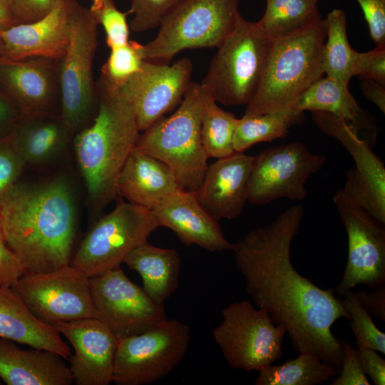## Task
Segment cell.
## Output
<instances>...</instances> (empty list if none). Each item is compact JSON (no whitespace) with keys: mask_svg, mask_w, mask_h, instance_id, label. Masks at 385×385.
<instances>
[{"mask_svg":"<svg viewBox=\"0 0 385 385\" xmlns=\"http://www.w3.org/2000/svg\"><path fill=\"white\" fill-rule=\"evenodd\" d=\"M347 234L348 255L335 292L342 297L357 285L385 283V226L352 201L342 189L333 196Z\"/></svg>","mask_w":385,"mask_h":385,"instance_id":"obj_15","label":"cell"},{"mask_svg":"<svg viewBox=\"0 0 385 385\" xmlns=\"http://www.w3.org/2000/svg\"><path fill=\"white\" fill-rule=\"evenodd\" d=\"M325 160L299 141L265 149L254 156L247 200L261 205L281 198L304 200L307 180L321 170Z\"/></svg>","mask_w":385,"mask_h":385,"instance_id":"obj_13","label":"cell"},{"mask_svg":"<svg viewBox=\"0 0 385 385\" xmlns=\"http://www.w3.org/2000/svg\"><path fill=\"white\" fill-rule=\"evenodd\" d=\"M53 327L74 349L68 361L76 385H108L113 382L118 338L96 318L56 323Z\"/></svg>","mask_w":385,"mask_h":385,"instance_id":"obj_18","label":"cell"},{"mask_svg":"<svg viewBox=\"0 0 385 385\" xmlns=\"http://www.w3.org/2000/svg\"><path fill=\"white\" fill-rule=\"evenodd\" d=\"M316 1H318L319 0H315Z\"/></svg>","mask_w":385,"mask_h":385,"instance_id":"obj_50","label":"cell"},{"mask_svg":"<svg viewBox=\"0 0 385 385\" xmlns=\"http://www.w3.org/2000/svg\"><path fill=\"white\" fill-rule=\"evenodd\" d=\"M24 274L22 265L6 243L0 219V285L11 287Z\"/></svg>","mask_w":385,"mask_h":385,"instance_id":"obj_43","label":"cell"},{"mask_svg":"<svg viewBox=\"0 0 385 385\" xmlns=\"http://www.w3.org/2000/svg\"><path fill=\"white\" fill-rule=\"evenodd\" d=\"M304 214L302 205L289 207L247 232L232 251L247 292L274 324L285 328L294 350L314 354L339 372L342 341L332 327L340 318L349 320V314L333 289L319 287L293 266L291 245Z\"/></svg>","mask_w":385,"mask_h":385,"instance_id":"obj_1","label":"cell"},{"mask_svg":"<svg viewBox=\"0 0 385 385\" xmlns=\"http://www.w3.org/2000/svg\"><path fill=\"white\" fill-rule=\"evenodd\" d=\"M355 76L385 86V45L376 46L366 52H357L355 58Z\"/></svg>","mask_w":385,"mask_h":385,"instance_id":"obj_39","label":"cell"},{"mask_svg":"<svg viewBox=\"0 0 385 385\" xmlns=\"http://www.w3.org/2000/svg\"><path fill=\"white\" fill-rule=\"evenodd\" d=\"M0 219L6 243L24 274L48 272L71 263L76 212L65 180L18 181L0 201Z\"/></svg>","mask_w":385,"mask_h":385,"instance_id":"obj_2","label":"cell"},{"mask_svg":"<svg viewBox=\"0 0 385 385\" xmlns=\"http://www.w3.org/2000/svg\"><path fill=\"white\" fill-rule=\"evenodd\" d=\"M315 0H266L259 24L271 40L293 34L322 18Z\"/></svg>","mask_w":385,"mask_h":385,"instance_id":"obj_31","label":"cell"},{"mask_svg":"<svg viewBox=\"0 0 385 385\" xmlns=\"http://www.w3.org/2000/svg\"><path fill=\"white\" fill-rule=\"evenodd\" d=\"M326 37L322 55L324 74L349 84L355 76L356 51L349 42L346 34V17L344 10L335 9L326 19Z\"/></svg>","mask_w":385,"mask_h":385,"instance_id":"obj_30","label":"cell"},{"mask_svg":"<svg viewBox=\"0 0 385 385\" xmlns=\"http://www.w3.org/2000/svg\"><path fill=\"white\" fill-rule=\"evenodd\" d=\"M0 337L54 351L67 360L72 354L53 327L38 320L11 287L1 285Z\"/></svg>","mask_w":385,"mask_h":385,"instance_id":"obj_26","label":"cell"},{"mask_svg":"<svg viewBox=\"0 0 385 385\" xmlns=\"http://www.w3.org/2000/svg\"><path fill=\"white\" fill-rule=\"evenodd\" d=\"M96 319L119 339L142 333L166 319L164 304L133 283L120 267L90 277Z\"/></svg>","mask_w":385,"mask_h":385,"instance_id":"obj_14","label":"cell"},{"mask_svg":"<svg viewBox=\"0 0 385 385\" xmlns=\"http://www.w3.org/2000/svg\"><path fill=\"white\" fill-rule=\"evenodd\" d=\"M110 49L109 56L101 68L99 81L119 89L140 70L145 60L143 44L129 40L122 46Z\"/></svg>","mask_w":385,"mask_h":385,"instance_id":"obj_34","label":"cell"},{"mask_svg":"<svg viewBox=\"0 0 385 385\" xmlns=\"http://www.w3.org/2000/svg\"><path fill=\"white\" fill-rule=\"evenodd\" d=\"M98 26L88 9L77 1L68 43L58 61L60 114L73 133L85 127L97 101L93 63Z\"/></svg>","mask_w":385,"mask_h":385,"instance_id":"obj_11","label":"cell"},{"mask_svg":"<svg viewBox=\"0 0 385 385\" xmlns=\"http://www.w3.org/2000/svg\"><path fill=\"white\" fill-rule=\"evenodd\" d=\"M19 24L14 16L7 0H0V31Z\"/></svg>","mask_w":385,"mask_h":385,"instance_id":"obj_48","label":"cell"},{"mask_svg":"<svg viewBox=\"0 0 385 385\" xmlns=\"http://www.w3.org/2000/svg\"><path fill=\"white\" fill-rule=\"evenodd\" d=\"M357 357L366 375L375 385L385 384V360L376 351L366 348H356Z\"/></svg>","mask_w":385,"mask_h":385,"instance_id":"obj_44","label":"cell"},{"mask_svg":"<svg viewBox=\"0 0 385 385\" xmlns=\"http://www.w3.org/2000/svg\"><path fill=\"white\" fill-rule=\"evenodd\" d=\"M124 263L139 274L143 289L159 303L164 304L178 287L181 258L175 249L145 241L128 254Z\"/></svg>","mask_w":385,"mask_h":385,"instance_id":"obj_28","label":"cell"},{"mask_svg":"<svg viewBox=\"0 0 385 385\" xmlns=\"http://www.w3.org/2000/svg\"><path fill=\"white\" fill-rule=\"evenodd\" d=\"M349 314V324L356 338V348L374 349L385 354V334L374 324L371 315L362 307L351 289L342 296Z\"/></svg>","mask_w":385,"mask_h":385,"instance_id":"obj_35","label":"cell"},{"mask_svg":"<svg viewBox=\"0 0 385 385\" xmlns=\"http://www.w3.org/2000/svg\"><path fill=\"white\" fill-rule=\"evenodd\" d=\"M151 212L159 227L173 230L185 246L217 252L233 250L234 244L225 238L218 220L200 203L196 191L180 189Z\"/></svg>","mask_w":385,"mask_h":385,"instance_id":"obj_21","label":"cell"},{"mask_svg":"<svg viewBox=\"0 0 385 385\" xmlns=\"http://www.w3.org/2000/svg\"><path fill=\"white\" fill-rule=\"evenodd\" d=\"M256 385H316L335 376L337 371L309 353H299L280 365L270 364L260 370Z\"/></svg>","mask_w":385,"mask_h":385,"instance_id":"obj_32","label":"cell"},{"mask_svg":"<svg viewBox=\"0 0 385 385\" xmlns=\"http://www.w3.org/2000/svg\"><path fill=\"white\" fill-rule=\"evenodd\" d=\"M304 112L297 106L261 115L238 118L234 135V150L244 153L255 144L284 138L293 125L302 122Z\"/></svg>","mask_w":385,"mask_h":385,"instance_id":"obj_29","label":"cell"},{"mask_svg":"<svg viewBox=\"0 0 385 385\" xmlns=\"http://www.w3.org/2000/svg\"><path fill=\"white\" fill-rule=\"evenodd\" d=\"M180 0H130L133 14L130 26L135 32H144L159 26L163 17Z\"/></svg>","mask_w":385,"mask_h":385,"instance_id":"obj_37","label":"cell"},{"mask_svg":"<svg viewBox=\"0 0 385 385\" xmlns=\"http://www.w3.org/2000/svg\"><path fill=\"white\" fill-rule=\"evenodd\" d=\"M312 120L328 135L337 138L350 153L356 166L347 171L342 190L357 205L385 224V167L372 148L343 120L312 111Z\"/></svg>","mask_w":385,"mask_h":385,"instance_id":"obj_16","label":"cell"},{"mask_svg":"<svg viewBox=\"0 0 385 385\" xmlns=\"http://www.w3.org/2000/svg\"><path fill=\"white\" fill-rule=\"evenodd\" d=\"M296 106L303 112L331 113L349 125L371 148L376 142L379 128L351 95L347 83L322 76L300 96Z\"/></svg>","mask_w":385,"mask_h":385,"instance_id":"obj_25","label":"cell"},{"mask_svg":"<svg viewBox=\"0 0 385 385\" xmlns=\"http://www.w3.org/2000/svg\"><path fill=\"white\" fill-rule=\"evenodd\" d=\"M188 324L167 318L136 335L118 339L113 383L143 385L169 374L189 347Z\"/></svg>","mask_w":385,"mask_h":385,"instance_id":"obj_10","label":"cell"},{"mask_svg":"<svg viewBox=\"0 0 385 385\" xmlns=\"http://www.w3.org/2000/svg\"><path fill=\"white\" fill-rule=\"evenodd\" d=\"M11 288L48 325L96 318L90 277L70 264L48 272L24 274Z\"/></svg>","mask_w":385,"mask_h":385,"instance_id":"obj_12","label":"cell"},{"mask_svg":"<svg viewBox=\"0 0 385 385\" xmlns=\"http://www.w3.org/2000/svg\"><path fill=\"white\" fill-rule=\"evenodd\" d=\"M58 61L41 57H0V88L24 116L52 112L59 98Z\"/></svg>","mask_w":385,"mask_h":385,"instance_id":"obj_20","label":"cell"},{"mask_svg":"<svg viewBox=\"0 0 385 385\" xmlns=\"http://www.w3.org/2000/svg\"><path fill=\"white\" fill-rule=\"evenodd\" d=\"M26 164H43L62 153L74 134L61 114L23 116L9 133Z\"/></svg>","mask_w":385,"mask_h":385,"instance_id":"obj_27","label":"cell"},{"mask_svg":"<svg viewBox=\"0 0 385 385\" xmlns=\"http://www.w3.org/2000/svg\"><path fill=\"white\" fill-rule=\"evenodd\" d=\"M26 165L10 135L0 137V201L18 182Z\"/></svg>","mask_w":385,"mask_h":385,"instance_id":"obj_38","label":"cell"},{"mask_svg":"<svg viewBox=\"0 0 385 385\" xmlns=\"http://www.w3.org/2000/svg\"><path fill=\"white\" fill-rule=\"evenodd\" d=\"M206 97L201 84L192 82L175 112L141 132L135 147L168 165L185 190L199 188L208 166L200 135Z\"/></svg>","mask_w":385,"mask_h":385,"instance_id":"obj_5","label":"cell"},{"mask_svg":"<svg viewBox=\"0 0 385 385\" xmlns=\"http://www.w3.org/2000/svg\"><path fill=\"white\" fill-rule=\"evenodd\" d=\"M0 378L8 385H71L73 379L58 354L36 348L24 349L0 337Z\"/></svg>","mask_w":385,"mask_h":385,"instance_id":"obj_23","label":"cell"},{"mask_svg":"<svg viewBox=\"0 0 385 385\" xmlns=\"http://www.w3.org/2000/svg\"><path fill=\"white\" fill-rule=\"evenodd\" d=\"M66 0H7L19 24L30 23L48 14Z\"/></svg>","mask_w":385,"mask_h":385,"instance_id":"obj_41","label":"cell"},{"mask_svg":"<svg viewBox=\"0 0 385 385\" xmlns=\"http://www.w3.org/2000/svg\"><path fill=\"white\" fill-rule=\"evenodd\" d=\"M376 46L385 45V0H356Z\"/></svg>","mask_w":385,"mask_h":385,"instance_id":"obj_42","label":"cell"},{"mask_svg":"<svg viewBox=\"0 0 385 385\" xmlns=\"http://www.w3.org/2000/svg\"><path fill=\"white\" fill-rule=\"evenodd\" d=\"M342 346L343 356L341 369L330 384L369 385L370 382L357 357L356 348L344 340H342Z\"/></svg>","mask_w":385,"mask_h":385,"instance_id":"obj_40","label":"cell"},{"mask_svg":"<svg viewBox=\"0 0 385 385\" xmlns=\"http://www.w3.org/2000/svg\"><path fill=\"white\" fill-rule=\"evenodd\" d=\"M192 69L187 58L172 65L145 60L140 70L119 88L133 106L140 132L180 105L192 83Z\"/></svg>","mask_w":385,"mask_h":385,"instance_id":"obj_17","label":"cell"},{"mask_svg":"<svg viewBox=\"0 0 385 385\" xmlns=\"http://www.w3.org/2000/svg\"><path fill=\"white\" fill-rule=\"evenodd\" d=\"M324 19L272 40L257 88L244 115H255L295 106L300 96L324 75Z\"/></svg>","mask_w":385,"mask_h":385,"instance_id":"obj_4","label":"cell"},{"mask_svg":"<svg viewBox=\"0 0 385 385\" xmlns=\"http://www.w3.org/2000/svg\"><path fill=\"white\" fill-rule=\"evenodd\" d=\"M23 116L19 106L0 88V137L9 133Z\"/></svg>","mask_w":385,"mask_h":385,"instance_id":"obj_46","label":"cell"},{"mask_svg":"<svg viewBox=\"0 0 385 385\" xmlns=\"http://www.w3.org/2000/svg\"><path fill=\"white\" fill-rule=\"evenodd\" d=\"M238 118L220 108L207 94L201 117L200 135L207 155L217 159L233 154Z\"/></svg>","mask_w":385,"mask_h":385,"instance_id":"obj_33","label":"cell"},{"mask_svg":"<svg viewBox=\"0 0 385 385\" xmlns=\"http://www.w3.org/2000/svg\"><path fill=\"white\" fill-rule=\"evenodd\" d=\"M159 225L151 210L119 199L82 240L70 265L92 277L120 267Z\"/></svg>","mask_w":385,"mask_h":385,"instance_id":"obj_8","label":"cell"},{"mask_svg":"<svg viewBox=\"0 0 385 385\" xmlns=\"http://www.w3.org/2000/svg\"><path fill=\"white\" fill-rule=\"evenodd\" d=\"M78 0H66L41 19L0 31L1 58L16 60L41 57L60 61L69 41Z\"/></svg>","mask_w":385,"mask_h":385,"instance_id":"obj_19","label":"cell"},{"mask_svg":"<svg viewBox=\"0 0 385 385\" xmlns=\"http://www.w3.org/2000/svg\"><path fill=\"white\" fill-rule=\"evenodd\" d=\"M1 42H0V56H1Z\"/></svg>","mask_w":385,"mask_h":385,"instance_id":"obj_49","label":"cell"},{"mask_svg":"<svg viewBox=\"0 0 385 385\" xmlns=\"http://www.w3.org/2000/svg\"><path fill=\"white\" fill-rule=\"evenodd\" d=\"M180 189L168 165L135 148L120 172L117 185L118 195L151 211Z\"/></svg>","mask_w":385,"mask_h":385,"instance_id":"obj_24","label":"cell"},{"mask_svg":"<svg viewBox=\"0 0 385 385\" xmlns=\"http://www.w3.org/2000/svg\"><path fill=\"white\" fill-rule=\"evenodd\" d=\"M355 294L370 315L385 322V283L374 287L373 291L359 290Z\"/></svg>","mask_w":385,"mask_h":385,"instance_id":"obj_45","label":"cell"},{"mask_svg":"<svg viewBox=\"0 0 385 385\" xmlns=\"http://www.w3.org/2000/svg\"><path fill=\"white\" fill-rule=\"evenodd\" d=\"M254 156L235 152L207 166L196 190L199 201L217 220H232L242 213L247 200Z\"/></svg>","mask_w":385,"mask_h":385,"instance_id":"obj_22","label":"cell"},{"mask_svg":"<svg viewBox=\"0 0 385 385\" xmlns=\"http://www.w3.org/2000/svg\"><path fill=\"white\" fill-rule=\"evenodd\" d=\"M96 88L97 113L73 141L90 202L98 212L118 195L119 175L140 131L132 105L119 89L100 81Z\"/></svg>","mask_w":385,"mask_h":385,"instance_id":"obj_3","label":"cell"},{"mask_svg":"<svg viewBox=\"0 0 385 385\" xmlns=\"http://www.w3.org/2000/svg\"><path fill=\"white\" fill-rule=\"evenodd\" d=\"M222 316L212 337L230 367L260 371L282 357L287 331L275 326L265 309L245 299L225 307Z\"/></svg>","mask_w":385,"mask_h":385,"instance_id":"obj_9","label":"cell"},{"mask_svg":"<svg viewBox=\"0 0 385 385\" xmlns=\"http://www.w3.org/2000/svg\"><path fill=\"white\" fill-rule=\"evenodd\" d=\"M98 24L106 34V42L110 48L122 46L129 41L130 29L127 22L129 11L118 10L114 0H92L88 9Z\"/></svg>","mask_w":385,"mask_h":385,"instance_id":"obj_36","label":"cell"},{"mask_svg":"<svg viewBox=\"0 0 385 385\" xmlns=\"http://www.w3.org/2000/svg\"><path fill=\"white\" fill-rule=\"evenodd\" d=\"M361 88L364 97L385 113V86L371 80L363 79Z\"/></svg>","mask_w":385,"mask_h":385,"instance_id":"obj_47","label":"cell"},{"mask_svg":"<svg viewBox=\"0 0 385 385\" xmlns=\"http://www.w3.org/2000/svg\"><path fill=\"white\" fill-rule=\"evenodd\" d=\"M239 0H180L163 17L156 36L143 44L145 60L169 63L180 51L217 48L233 29Z\"/></svg>","mask_w":385,"mask_h":385,"instance_id":"obj_7","label":"cell"},{"mask_svg":"<svg viewBox=\"0 0 385 385\" xmlns=\"http://www.w3.org/2000/svg\"><path fill=\"white\" fill-rule=\"evenodd\" d=\"M272 43L258 21L240 14L200 83L206 93L225 106H246L257 88Z\"/></svg>","mask_w":385,"mask_h":385,"instance_id":"obj_6","label":"cell"}]
</instances>
